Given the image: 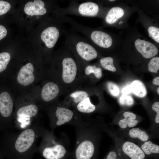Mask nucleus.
Here are the masks:
<instances>
[{
	"instance_id": "nucleus-5",
	"label": "nucleus",
	"mask_w": 159,
	"mask_h": 159,
	"mask_svg": "<svg viewBox=\"0 0 159 159\" xmlns=\"http://www.w3.org/2000/svg\"><path fill=\"white\" fill-rule=\"evenodd\" d=\"M58 26H50L46 28L42 32L40 38L45 46L48 49H52L55 45L59 37L65 33L63 25Z\"/></svg>"
},
{
	"instance_id": "nucleus-29",
	"label": "nucleus",
	"mask_w": 159,
	"mask_h": 159,
	"mask_svg": "<svg viewBox=\"0 0 159 159\" xmlns=\"http://www.w3.org/2000/svg\"><path fill=\"white\" fill-rule=\"evenodd\" d=\"M153 110L156 112V115L155 118V122L156 123H159V102H154L152 106Z\"/></svg>"
},
{
	"instance_id": "nucleus-2",
	"label": "nucleus",
	"mask_w": 159,
	"mask_h": 159,
	"mask_svg": "<svg viewBox=\"0 0 159 159\" xmlns=\"http://www.w3.org/2000/svg\"><path fill=\"white\" fill-rule=\"evenodd\" d=\"M42 140L37 146V153L45 159H61L65 155L66 149L61 143L57 141L52 132L44 129Z\"/></svg>"
},
{
	"instance_id": "nucleus-7",
	"label": "nucleus",
	"mask_w": 159,
	"mask_h": 159,
	"mask_svg": "<svg viewBox=\"0 0 159 159\" xmlns=\"http://www.w3.org/2000/svg\"><path fill=\"white\" fill-rule=\"evenodd\" d=\"M55 118L50 120V125L52 130L56 127L69 122L72 118L73 113L70 110L58 107L55 111Z\"/></svg>"
},
{
	"instance_id": "nucleus-25",
	"label": "nucleus",
	"mask_w": 159,
	"mask_h": 159,
	"mask_svg": "<svg viewBox=\"0 0 159 159\" xmlns=\"http://www.w3.org/2000/svg\"><path fill=\"white\" fill-rule=\"evenodd\" d=\"M119 102L122 105L130 106L134 103L133 98L131 96L127 95H122L120 98Z\"/></svg>"
},
{
	"instance_id": "nucleus-12",
	"label": "nucleus",
	"mask_w": 159,
	"mask_h": 159,
	"mask_svg": "<svg viewBox=\"0 0 159 159\" xmlns=\"http://www.w3.org/2000/svg\"><path fill=\"white\" fill-rule=\"evenodd\" d=\"M45 6L44 2L42 0H35L34 2H27L25 6L24 10L25 13L29 16L43 15L47 12Z\"/></svg>"
},
{
	"instance_id": "nucleus-24",
	"label": "nucleus",
	"mask_w": 159,
	"mask_h": 159,
	"mask_svg": "<svg viewBox=\"0 0 159 159\" xmlns=\"http://www.w3.org/2000/svg\"><path fill=\"white\" fill-rule=\"evenodd\" d=\"M159 69V57L152 58L148 64V70L150 72L157 73Z\"/></svg>"
},
{
	"instance_id": "nucleus-4",
	"label": "nucleus",
	"mask_w": 159,
	"mask_h": 159,
	"mask_svg": "<svg viewBox=\"0 0 159 159\" xmlns=\"http://www.w3.org/2000/svg\"><path fill=\"white\" fill-rule=\"evenodd\" d=\"M99 11L98 5L92 1L80 3L72 1L69 6L61 9V14L65 15L69 14L86 17L96 16Z\"/></svg>"
},
{
	"instance_id": "nucleus-21",
	"label": "nucleus",
	"mask_w": 159,
	"mask_h": 159,
	"mask_svg": "<svg viewBox=\"0 0 159 159\" xmlns=\"http://www.w3.org/2000/svg\"><path fill=\"white\" fill-rule=\"evenodd\" d=\"M10 59L9 53L3 52L0 53V73L6 69Z\"/></svg>"
},
{
	"instance_id": "nucleus-22",
	"label": "nucleus",
	"mask_w": 159,
	"mask_h": 159,
	"mask_svg": "<svg viewBox=\"0 0 159 159\" xmlns=\"http://www.w3.org/2000/svg\"><path fill=\"white\" fill-rule=\"evenodd\" d=\"M85 72L86 75H89L92 73H93L97 78H100L102 75L101 69L100 67H97L95 65H88L85 68Z\"/></svg>"
},
{
	"instance_id": "nucleus-35",
	"label": "nucleus",
	"mask_w": 159,
	"mask_h": 159,
	"mask_svg": "<svg viewBox=\"0 0 159 159\" xmlns=\"http://www.w3.org/2000/svg\"><path fill=\"white\" fill-rule=\"evenodd\" d=\"M159 88L158 87L157 89V93H158V94L159 95Z\"/></svg>"
},
{
	"instance_id": "nucleus-28",
	"label": "nucleus",
	"mask_w": 159,
	"mask_h": 159,
	"mask_svg": "<svg viewBox=\"0 0 159 159\" xmlns=\"http://www.w3.org/2000/svg\"><path fill=\"white\" fill-rule=\"evenodd\" d=\"M11 8V5L8 2L0 0V16L7 12Z\"/></svg>"
},
{
	"instance_id": "nucleus-34",
	"label": "nucleus",
	"mask_w": 159,
	"mask_h": 159,
	"mask_svg": "<svg viewBox=\"0 0 159 159\" xmlns=\"http://www.w3.org/2000/svg\"><path fill=\"white\" fill-rule=\"evenodd\" d=\"M4 158L3 151L0 145V159H3Z\"/></svg>"
},
{
	"instance_id": "nucleus-17",
	"label": "nucleus",
	"mask_w": 159,
	"mask_h": 159,
	"mask_svg": "<svg viewBox=\"0 0 159 159\" xmlns=\"http://www.w3.org/2000/svg\"><path fill=\"white\" fill-rule=\"evenodd\" d=\"M77 108L80 112L85 113H90L94 112L95 107L90 102L89 97H87L78 103Z\"/></svg>"
},
{
	"instance_id": "nucleus-36",
	"label": "nucleus",
	"mask_w": 159,
	"mask_h": 159,
	"mask_svg": "<svg viewBox=\"0 0 159 159\" xmlns=\"http://www.w3.org/2000/svg\"><path fill=\"white\" fill-rule=\"evenodd\" d=\"M109 1H115V0H109Z\"/></svg>"
},
{
	"instance_id": "nucleus-11",
	"label": "nucleus",
	"mask_w": 159,
	"mask_h": 159,
	"mask_svg": "<svg viewBox=\"0 0 159 159\" xmlns=\"http://www.w3.org/2000/svg\"><path fill=\"white\" fill-rule=\"evenodd\" d=\"M123 152L131 159H144L145 154L138 145L134 143L126 141L122 145Z\"/></svg>"
},
{
	"instance_id": "nucleus-1",
	"label": "nucleus",
	"mask_w": 159,
	"mask_h": 159,
	"mask_svg": "<svg viewBox=\"0 0 159 159\" xmlns=\"http://www.w3.org/2000/svg\"><path fill=\"white\" fill-rule=\"evenodd\" d=\"M44 128L37 120L27 128L14 132H2L0 145L4 157L7 159H33L37 153L38 139Z\"/></svg>"
},
{
	"instance_id": "nucleus-13",
	"label": "nucleus",
	"mask_w": 159,
	"mask_h": 159,
	"mask_svg": "<svg viewBox=\"0 0 159 159\" xmlns=\"http://www.w3.org/2000/svg\"><path fill=\"white\" fill-rule=\"evenodd\" d=\"M59 88L57 85L52 82L46 84L43 87L41 92V97L43 100L45 102L50 101L57 96Z\"/></svg>"
},
{
	"instance_id": "nucleus-32",
	"label": "nucleus",
	"mask_w": 159,
	"mask_h": 159,
	"mask_svg": "<svg viewBox=\"0 0 159 159\" xmlns=\"http://www.w3.org/2000/svg\"><path fill=\"white\" fill-rule=\"evenodd\" d=\"M117 158V154L116 153L113 151H111L108 154L106 159H120Z\"/></svg>"
},
{
	"instance_id": "nucleus-26",
	"label": "nucleus",
	"mask_w": 159,
	"mask_h": 159,
	"mask_svg": "<svg viewBox=\"0 0 159 159\" xmlns=\"http://www.w3.org/2000/svg\"><path fill=\"white\" fill-rule=\"evenodd\" d=\"M148 31L150 35L156 42L159 43V28L154 26L149 27Z\"/></svg>"
},
{
	"instance_id": "nucleus-20",
	"label": "nucleus",
	"mask_w": 159,
	"mask_h": 159,
	"mask_svg": "<svg viewBox=\"0 0 159 159\" xmlns=\"http://www.w3.org/2000/svg\"><path fill=\"white\" fill-rule=\"evenodd\" d=\"M100 62L102 66L105 69L112 72H115L116 69L113 64V59L110 57L101 58Z\"/></svg>"
},
{
	"instance_id": "nucleus-33",
	"label": "nucleus",
	"mask_w": 159,
	"mask_h": 159,
	"mask_svg": "<svg viewBox=\"0 0 159 159\" xmlns=\"http://www.w3.org/2000/svg\"><path fill=\"white\" fill-rule=\"evenodd\" d=\"M153 84L156 85H159V77H156L155 78L153 81Z\"/></svg>"
},
{
	"instance_id": "nucleus-8",
	"label": "nucleus",
	"mask_w": 159,
	"mask_h": 159,
	"mask_svg": "<svg viewBox=\"0 0 159 159\" xmlns=\"http://www.w3.org/2000/svg\"><path fill=\"white\" fill-rule=\"evenodd\" d=\"M95 145L91 140L85 139L81 142L77 146L75 152L76 159H90L93 156Z\"/></svg>"
},
{
	"instance_id": "nucleus-9",
	"label": "nucleus",
	"mask_w": 159,
	"mask_h": 159,
	"mask_svg": "<svg viewBox=\"0 0 159 159\" xmlns=\"http://www.w3.org/2000/svg\"><path fill=\"white\" fill-rule=\"evenodd\" d=\"M135 45L138 51L145 58H151L158 53L157 48L149 42L138 39L135 41Z\"/></svg>"
},
{
	"instance_id": "nucleus-10",
	"label": "nucleus",
	"mask_w": 159,
	"mask_h": 159,
	"mask_svg": "<svg viewBox=\"0 0 159 159\" xmlns=\"http://www.w3.org/2000/svg\"><path fill=\"white\" fill-rule=\"evenodd\" d=\"M34 68L32 64L29 63L23 66L19 70L17 76V80L20 85L27 86L34 80L33 74Z\"/></svg>"
},
{
	"instance_id": "nucleus-31",
	"label": "nucleus",
	"mask_w": 159,
	"mask_h": 159,
	"mask_svg": "<svg viewBox=\"0 0 159 159\" xmlns=\"http://www.w3.org/2000/svg\"><path fill=\"white\" fill-rule=\"evenodd\" d=\"M132 89L130 85H128L123 88L122 90V93L123 95L129 94L131 92Z\"/></svg>"
},
{
	"instance_id": "nucleus-27",
	"label": "nucleus",
	"mask_w": 159,
	"mask_h": 159,
	"mask_svg": "<svg viewBox=\"0 0 159 159\" xmlns=\"http://www.w3.org/2000/svg\"><path fill=\"white\" fill-rule=\"evenodd\" d=\"M108 90L110 94L114 97L118 96L120 93V90L118 87L114 83L110 82L107 84Z\"/></svg>"
},
{
	"instance_id": "nucleus-3",
	"label": "nucleus",
	"mask_w": 159,
	"mask_h": 159,
	"mask_svg": "<svg viewBox=\"0 0 159 159\" xmlns=\"http://www.w3.org/2000/svg\"><path fill=\"white\" fill-rule=\"evenodd\" d=\"M65 33L64 44L69 49L75 52L83 60L89 61L97 57V50L87 40L74 33L65 32Z\"/></svg>"
},
{
	"instance_id": "nucleus-14",
	"label": "nucleus",
	"mask_w": 159,
	"mask_h": 159,
	"mask_svg": "<svg viewBox=\"0 0 159 159\" xmlns=\"http://www.w3.org/2000/svg\"><path fill=\"white\" fill-rule=\"evenodd\" d=\"M124 118L120 120L118 122L119 127L122 129L127 128L133 127L135 126L138 123V121L136 120V115L134 113L125 112L123 113Z\"/></svg>"
},
{
	"instance_id": "nucleus-18",
	"label": "nucleus",
	"mask_w": 159,
	"mask_h": 159,
	"mask_svg": "<svg viewBox=\"0 0 159 159\" xmlns=\"http://www.w3.org/2000/svg\"><path fill=\"white\" fill-rule=\"evenodd\" d=\"M128 135L131 138L138 139L144 142L148 141L149 138V135L146 132L138 127L130 129L128 132Z\"/></svg>"
},
{
	"instance_id": "nucleus-15",
	"label": "nucleus",
	"mask_w": 159,
	"mask_h": 159,
	"mask_svg": "<svg viewBox=\"0 0 159 159\" xmlns=\"http://www.w3.org/2000/svg\"><path fill=\"white\" fill-rule=\"evenodd\" d=\"M124 14V11L121 8L113 7L109 11L105 17V21L109 24L114 23L118 19L122 17Z\"/></svg>"
},
{
	"instance_id": "nucleus-16",
	"label": "nucleus",
	"mask_w": 159,
	"mask_h": 159,
	"mask_svg": "<svg viewBox=\"0 0 159 159\" xmlns=\"http://www.w3.org/2000/svg\"><path fill=\"white\" fill-rule=\"evenodd\" d=\"M132 91L136 96L143 97L147 94V92L144 84L140 81L136 80L133 81L130 85Z\"/></svg>"
},
{
	"instance_id": "nucleus-23",
	"label": "nucleus",
	"mask_w": 159,
	"mask_h": 159,
	"mask_svg": "<svg viewBox=\"0 0 159 159\" xmlns=\"http://www.w3.org/2000/svg\"><path fill=\"white\" fill-rule=\"evenodd\" d=\"M87 92L83 91H77L72 93L70 95L73 98L76 103H79L88 97Z\"/></svg>"
},
{
	"instance_id": "nucleus-6",
	"label": "nucleus",
	"mask_w": 159,
	"mask_h": 159,
	"mask_svg": "<svg viewBox=\"0 0 159 159\" xmlns=\"http://www.w3.org/2000/svg\"><path fill=\"white\" fill-rule=\"evenodd\" d=\"M62 78L64 82L67 84L74 80L77 73V66L74 60L70 57L64 58L62 61Z\"/></svg>"
},
{
	"instance_id": "nucleus-30",
	"label": "nucleus",
	"mask_w": 159,
	"mask_h": 159,
	"mask_svg": "<svg viewBox=\"0 0 159 159\" xmlns=\"http://www.w3.org/2000/svg\"><path fill=\"white\" fill-rule=\"evenodd\" d=\"M7 34V31L5 27L0 25V40L5 37Z\"/></svg>"
},
{
	"instance_id": "nucleus-19",
	"label": "nucleus",
	"mask_w": 159,
	"mask_h": 159,
	"mask_svg": "<svg viewBox=\"0 0 159 159\" xmlns=\"http://www.w3.org/2000/svg\"><path fill=\"white\" fill-rule=\"evenodd\" d=\"M141 148L145 154L149 155L159 153V146L150 141L144 142L141 146Z\"/></svg>"
}]
</instances>
